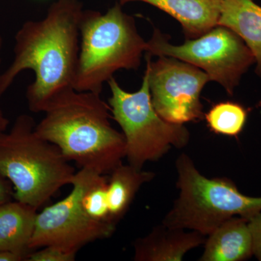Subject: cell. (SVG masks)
Wrapping results in <instances>:
<instances>
[{
	"label": "cell",
	"mask_w": 261,
	"mask_h": 261,
	"mask_svg": "<svg viewBox=\"0 0 261 261\" xmlns=\"http://www.w3.org/2000/svg\"><path fill=\"white\" fill-rule=\"evenodd\" d=\"M83 12L80 0H58L42 20L22 25L15 34L13 61L0 75V99L25 70L35 74L27 91L32 112H44L55 98L74 89Z\"/></svg>",
	"instance_id": "1"
},
{
	"label": "cell",
	"mask_w": 261,
	"mask_h": 261,
	"mask_svg": "<svg viewBox=\"0 0 261 261\" xmlns=\"http://www.w3.org/2000/svg\"><path fill=\"white\" fill-rule=\"evenodd\" d=\"M110 111L100 94L69 89L49 103L35 132L80 168L110 174L126 157L124 136L111 125Z\"/></svg>",
	"instance_id": "2"
},
{
	"label": "cell",
	"mask_w": 261,
	"mask_h": 261,
	"mask_svg": "<svg viewBox=\"0 0 261 261\" xmlns=\"http://www.w3.org/2000/svg\"><path fill=\"white\" fill-rule=\"evenodd\" d=\"M35 126L34 118L23 114L9 132L0 133V177L11 182L15 200L38 210L71 185L76 171L57 146L38 136Z\"/></svg>",
	"instance_id": "3"
},
{
	"label": "cell",
	"mask_w": 261,
	"mask_h": 261,
	"mask_svg": "<svg viewBox=\"0 0 261 261\" xmlns=\"http://www.w3.org/2000/svg\"><path fill=\"white\" fill-rule=\"evenodd\" d=\"M80 50L74 88L101 94L103 84L121 69L136 70L146 53L147 42L135 19L119 3L106 13L84 10L80 22Z\"/></svg>",
	"instance_id": "4"
},
{
	"label": "cell",
	"mask_w": 261,
	"mask_h": 261,
	"mask_svg": "<svg viewBox=\"0 0 261 261\" xmlns=\"http://www.w3.org/2000/svg\"><path fill=\"white\" fill-rule=\"evenodd\" d=\"M176 167L179 195L163 219L165 226L207 236L231 218L249 220L261 212V197L244 195L228 178L205 177L187 154L179 155Z\"/></svg>",
	"instance_id": "5"
},
{
	"label": "cell",
	"mask_w": 261,
	"mask_h": 261,
	"mask_svg": "<svg viewBox=\"0 0 261 261\" xmlns=\"http://www.w3.org/2000/svg\"><path fill=\"white\" fill-rule=\"evenodd\" d=\"M108 83L112 94L108 102L113 119L123 130L128 164L142 169L171 147L180 149L188 144L190 135L186 127L165 121L154 110L147 72L142 87L135 92L122 89L114 77Z\"/></svg>",
	"instance_id": "6"
},
{
	"label": "cell",
	"mask_w": 261,
	"mask_h": 261,
	"mask_svg": "<svg viewBox=\"0 0 261 261\" xmlns=\"http://www.w3.org/2000/svg\"><path fill=\"white\" fill-rule=\"evenodd\" d=\"M146 53L150 57H171L195 65L211 81L221 84L229 95H233L242 77L255 63L243 39L222 25L178 46L170 44L162 33L154 30L147 42Z\"/></svg>",
	"instance_id": "7"
},
{
	"label": "cell",
	"mask_w": 261,
	"mask_h": 261,
	"mask_svg": "<svg viewBox=\"0 0 261 261\" xmlns=\"http://www.w3.org/2000/svg\"><path fill=\"white\" fill-rule=\"evenodd\" d=\"M93 170L80 168L72 181V190L64 199L38 213L30 250L56 246L78 252L87 244L112 236L116 224L97 221L86 214L82 194ZM97 172V171H96Z\"/></svg>",
	"instance_id": "8"
},
{
	"label": "cell",
	"mask_w": 261,
	"mask_h": 261,
	"mask_svg": "<svg viewBox=\"0 0 261 261\" xmlns=\"http://www.w3.org/2000/svg\"><path fill=\"white\" fill-rule=\"evenodd\" d=\"M155 62L147 58L149 92L154 110L165 121L176 124L203 117L200 94L210 78L195 65L171 57Z\"/></svg>",
	"instance_id": "9"
},
{
	"label": "cell",
	"mask_w": 261,
	"mask_h": 261,
	"mask_svg": "<svg viewBox=\"0 0 261 261\" xmlns=\"http://www.w3.org/2000/svg\"><path fill=\"white\" fill-rule=\"evenodd\" d=\"M205 236L198 231H185L164 224L134 243L136 261H181L186 253L205 243Z\"/></svg>",
	"instance_id": "10"
},
{
	"label": "cell",
	"mask_w": 261,
	"mask_h": 261,
	"mask_svg": "<svg viewBox=\"0 0 261 261\" xmlns=\"http://www.w3.org/2000/svg\"><path fill=\"white\" fill-rule=\"evenodd\" d=\"M121 5L142 2L162 10L181 23L187 39L201 37L217 27L223 0H118Z\"/></svg>",
	"instance_id": "11"
},
{
	"label": "cell",
	"mask_w": 261,
	"mask_h": 261,
	"mask_svg": "<svg viewBox=\"0 0 261 261\" xmlns=\"http://www.w3.org/2000/svg\"><path fill=\"white\" fill-rule=\"evenodd\" d=\"M205 240L202 261H243L253 255L248 220L235 216L226 220Z\"/></svg>",
	"instance_id": "12"
},
{
	"label": "cell",
	"mask_w": 261,
	"mask_h": 261,
	"mask_svg": "<svg viewBox=\"0 0 261 261\" xmlns=\"http://www.w3.org/2000/svg\"><path fill=\"white\" fill-rule=\"evenodd\" d=\"M218 25L231 29L243 39L261 76V6L254 0H223Z\"/></svg>",
	"instance_id": "13"
},
{
	"label": "cell",
	"mask_w": 261,
	"mask_h": 261,
	"mask_svg": "<svg viewBox=\"0 0 261 261\" xmlns=\"http://www.w3.org/2000/svg\"><path fill=\"white\" fill-rule=\"evenodd\" d=\"M37 209L15 200L0 205V250H8L25 259L30 250Z\"/></svg>",
	"instance_id": "14"
},
{
	"label": "cell",
	"mask_w": 261,
	"mask_h": 261,
	"mask_svg": "<svg viewBox=\"0 0 261 261\" xmlns=\"http://www.w3.org/2000/svg\"><path fill=\"white\" fill-rule=\"evenodd\" d=\"M110 174L111 178L108 181L109 221L116 224L126 214L141 187L150 181L154 174L123 163Z\"/></svg>",
	"instance_id": "15"
},
{
	"label": "cell",
	"mask_w": 261,
	"mask_h": 261,
	"mask_svg": "<svg viewBox=\"0 0 261 261\" xmlns=\"http://www.w3.org/2000/svg\"><path fill=\"white\" fill-rule=\"evenodd\" d=\"M205 117L207 126L215 133L238 137L246 124L247 111L239 103L222 102L215 105Z\"/></svg>",
	"instance_id": "16"
},
{
	"label": "cell",
	"mask_w": 261,
	"mask_h": 261,
	"mask_svg": "<svg viewBox=\"0 0 261 261\" xmlns=\"http://www.w3.org/2000/svg\"><path fill=\"white\" fill-rule=\"evenodd\" d=\"M81 203L89 217L97 221H110L108 179L105 175L96 171L92 173L82 194Z\"/></svg>",
	"instance_id": "17"
},
{
	"label": "cell",
	"mask_w": 261,
	"mask_h": 261,
	"mask_svg": "<svg viewBox=\"0 0 261 261\" xmlns=\"http://www.w3.org/2000/svg\"><path fill=\"white\" fill-rule=\"evenodd\" d=\"M77 252L68 251L56 246L41 247L38 251L30 252L25 260L29 261H74Z\"/></svg>",
	"instance_id": "18"
},
{
	"label": "cell",
	"mask_w": 261,
	"mask_h": 261,
	"mask_svg": "<svg viewBox=\"0 0 261 261\" xmlns=\"http://www.w3.org/2000/svg\"><path fill=\"white\" fill-rule=\"evenodd\" d=\"M253 241V255L261 261V212L248 220Z\"/></svg>",
	"instance_id": "19"
},
{
	"label": "cell",
	"mask_w": 261,
	"mask_h": 261,
	"mask_svg": "<svg viewBox=\"0 0 261 261\" xmlns=\"http://www.w3.org/2000/svg\"><path fill=\"white\" fill-rule=\"evenodd\" d=\"M13 192L5 178L0 177V205L10 201Z\"/></svg>",
	"instance_id": "20"
},
{
	"label": "cell",
	"mask_w": 261,
	"mask_h": 261,
	"mask_svg": "<svg viewBox=\"0 0 261 261\" xmlns=\"http://www.w3.org/2000/svg\"><path fill=\"white\" fill-rule=\"evenodd\" d=\"M25 260L22 255L8 250H0V261Z\"/></svg>",
	"instance_id": "21"
},
{
	"label": "cell",
	"mask_w": 261,
	"mask_h": 261,
	"mask_svg": "<svg viewBox=\"0 0 261 261\" xmlns=\"http://www.w3.org/2000/svg\"><path fill=\"white\" fill-rule=\"evenodd\" d=\"M9 120L5 116L3 110L0 108V133L7 130L8 126H9Z\"/></svg>",
	"instance_id": "22"
},
{
	"label": "cell",
	"mask_w": 261,
	"mask_h": 261,
	"mask_svg": "<svg viewBox=\"0 0 261 261\" xmlns=\"http://www.w3.org/2000/svg\"><path fill=\"white\" fill-rule=\"evenodd\" d=\"M2 47H3V38L0 34V55H1ZM0 64H1V58H0Z\"/></svg>",
	"instance_id": "23"
}]
</instances>
